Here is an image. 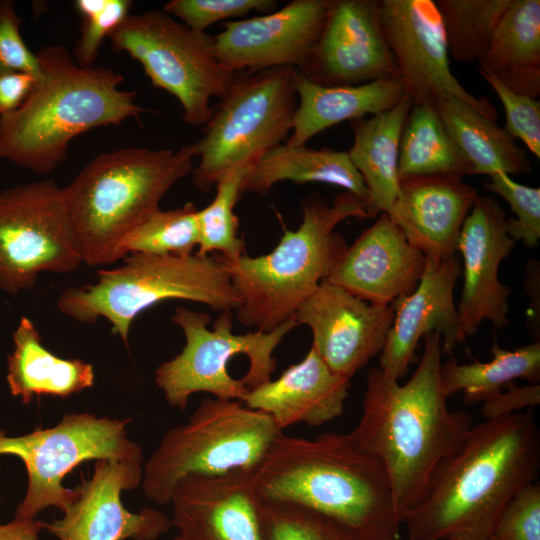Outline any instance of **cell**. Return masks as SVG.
Returning a JSON list of instances; mask_svg holds the SVG:
<instances>
[{
	"label": "cell",
	"mask_w": 540,
	"mask_h": 540,
	"mask_svg": "<svg viewBox=\"0 0 540 540\" xmlns=\"http://www.w3.org/2000/svg\"><path fill=\"white\" fill-rule=\"evenodd\" d=\"M441 356V335L430 332L417 368L404 384L370 368L361 417L348 433L360 450L384 465L402 525L425 497L437 468L460 448L473 425L468 413L448 406Z\"/></svg>",
	"instance_id": "1"
},
{
	"label": "cell",
	"mask_w": 540,
	"mask_h": 540,
	"mask_svg": "<svg viewBox=\"0 0 540 540\" xmlns=\"http://www.w3.org/2000/svg\"><path fill=\"white\" fill-rule=\"evenodd\" d=\"M535 408L473 424L404 519L409 540H489L506 504L538 481Z\"/></svg>",
	"instance_id": "2"
},
{
	"label": "cell",
	"mask_w": 540,
	"mask_h": 540,
	"mask_svg": "<svg viewBox=\"0 0 540 540\" xmlns=\"http://www.w3.org/2000/svg\"><path fill=\"white\" fill-rule=\"evenodd\" d=\"M261 501L287 502L322 513L365 540L399 537L402 526L382 462L348 433L308 439L280 432L252 471Z\"/></svg>",
	"instance_id": "3"
},
{
	"label": "cell",
	"mask_w": 540,
	"mask_h": 540,
	"mask_svg": "<svg viewBox=\"0 0 540 540\" xmlns=\"http://www.w3.org/2000/svg\"><path fill=\"white\" fill-rule=\"evenodd\" d=\"M41 73L15 112L0 116V159L36 174H48L67 157L70 142L101 126L140 119L148 110L136 92L119 88L124 77L109 68H84L63 45L36 52Z\"/></svg>",
	"instance_id": "4"
},
{
	"label": "cell",
	"mask_w": 540,
	"mask_h": 540,
	"mask_svg": "<svg viewBox=\"0 0 540 540\" xmlns=\"http://www.w3.org/2000/svg\"><path fill=\"white\" fill-rule=\"evenodd\" d=\"M195 157L194 143L177 150L126 147L94 157L63 187L82 263L99 266L121 260L124 237L159 210L167 191L192 173Z\"/></svg>",
	"instance_id": "5"
},
{
	"label": "cell",
	"mask_w": 540,
	"mask_h": 540,
	"mask_svg": "<svg viewBox=\"0 0 540 540\" xmlns=\"http://www.w3.org/2000/svg\"><path fill=\"white\" fill-rule=\"evenodd\" d=\"M297 229H283L276 247L267 254L234 259L222 256L232 285L241 299L238 321L267 332L295 316L299 306L325 280L347 247L334 232L345 219L370 218L364 203L343 191L332 204L321 196H308L301 204Z\"/></svg>",
	"instance_id": "6"
},
{
	"label": "cell",
	"mask_w": 540,
	"mask_h": 540,
	"mask_svg": "<svg viewBox=\"0 0 540 540\" xmlns=\"http://www.w3.org/2000/svg\"><path fill=\"white\" fill-rule=\"evenodd\" d=\"M122 260L115 268L99 270L95 283L66 288L57 301L59 311L90 325L104 318L127 345L133 321L158 303L186 300L220 312L236 311L241 305L217 254L131 253Z\"/></svg>",
	"instance_id": "7"
},
{
	"label": "cell",
	"mask_w": 540,
	"mask_h": 540,
	"mask_svg": "<svg viewBox=\"0 0 540 540\" xmlns=\"http://www.w3.org/2000/svg\"><path fill=\"white\" fill-rule=\"evenodd\" d=\"M183 332L180 353L155 370L154 381L167 403L185 410L195 393L243 402L248 391L270 381L276 370L273 355L298 323L295 316L267 331L233 332L232 312H221L208 328L207 312L177 307L171 317Z\"/></svg>",
	"instance_id": "8"
},
{
	"label": "cell",
	"mask_w": 540,
	"mask_h": 540,
	"mask_svg": "<svg viewBox=\"0 0 540 540\" xmlns=\"http://www.w3.org/2000/svg\"><path fill=\"white\" fill-rule=\"evenodd\" d=\"M280 432L271 416L240 400L206 397L186 422L164 433L143 465L142 491L167 505L176 484L188 475L252 471Z\"/></svg>",
	"instance_id": "9"
},
{
	"label": "cell",
	"mask_w": 540,
	"mask_h": 540,
	"mask_svg": "<svg viewBox=\"0 0 540 540\" xmlns=\"http://www.w3.org/2000/svg\"><path fill=\"white\" fill-rule=\"evenodd\" d=\"M293 67L236 72L194 143L192 183L210 192L227 173L247 169L287 141L298 106Z\"/></svg>",
	"instance_id": "10"
},
{
	"label": "cell",
	"mask_w": 540,
	"mask_h": 540,
	"mask_svg": "<svg viewBox=\"0 0 540 540\" xmlns=\"http://www.w3.org/2000/svg\"><path fill=\"white\" fill-rule=\"evenodd\" d=\"M131 419L69 413L53 427L37 428L22 436L0 429V455L20 458L28 483L15 517L36 518L48 507L64 513L80 494L66 488L63 479L87 460L116 459L143 463L142 448L128 437Z\"/></svg>",
	"instance_id": "11"
},
{
	"label": "cell",
	"mask_w": 540,
	"mask_h": 540,
	"mask_svg": "<svg viewBox=\"0 0 540 540\" xmlns=\"http://www.w3.org/2000/svg\"><path fill=\"white\" fill-rule=\"evenodd\" d=\"M109 38L114 52L129 54L153 86L178 100L182 120L190 126L206 124L211 99L224 95L235 74L212 55L209 34L190 29L164 10L130 14Z\"/></svg>",
	"instance_id": "12"
},
{
	"label": "cell",
	"mask_w": 540,
	"mask_h": 540,
	"mask_svg": "<svg viewBox=\"0 0 540 540\" xmlns=\"http://www.w3.org/2000/svg\"><path fill=\"white\" fill-rule=\"evenodd\" d=\"M82 259L65 205L53 180L0 191V289L31 290L42 272L66 274Z\"/></svg>",
	"instance_id": "13"
},
{
	"label": "cell",
	"mask_w": 540,
	"mask_h": 540,
	"mask_svg": "<svg viewBox=\"0 0 540 540\" xmlns=\"http://www.w3.org/2000/svg\"><path fill=\"white\" fill-rule=\"evenodd\" d=\"M379 19L392 52L397 77L413 105L451 95L496 121L498 112L485 97L468 92L450 69L441 15L434 0H378Z\"/></svg>",
	"instance_id": "14"
},
{
	"label": "cell",
	"mask_w": 540,
	"mask_h": 540,
	"mask_svg": "<svg viewBox=\"0 0 540 540\" xmlns=\"http://www.w3.org/2000/svg\"><path fill=\"white\" fill-rule=\"evenodd\" d=\"M331 0H293L262 16L222 22L209 34L212 55L226 71L293 67L302 72L320 39Z\"/></svg>",
	"instance_id": "15"
},
{
	"label": "cell",
	"mask_w": 540,
	"mask_h": 540,
	"mask_svg": "<svg viewBox=\"0 0 540 540\" xmlns=\"http://www.w3.org/2000/svg\"><path fill=\"white\" fill-rule=\"evenodd\" d=\"M142 477L143 463L96 460L78 498L62 518L44 522V529L59 540H156L172 527L170 519L153 508L131 512L121 501V493L141 486Z\"/></svg>",
	"instance_id": "16"
},
{
	"label": "cell",
	"mask_w": 540,
	"mask_h": 540,
	"mask_svg": "<svg viewBox=\"0 0 540 540\" xmlns=\"http://www.w3.org/2000/svg\"><path fill=\"white\" fill-rule=\"evenodd\" d=\"M313 336L311 347L336 374L352 377L380 354L394 319L391 305L370 304L323 280L295 313Z\"/></svg>",
	"instance_id": "17"
},
{
	"label": "cell",
	"mask_w": 540,
	"mask_h": 540,
	"mask_svg": "<svg viewBox=\"0 0 540 540\" xmlns=\"http://www.w3.org/2000/svg\"><path fill=\"white\" fill-rule=\"evenodd\" d=\"M300 73L324 86L397 76L382 32L378 0H331L320 39Z\"/></svg>",
	"instance_id": "18"
},
{
	"label": "cell",
	"mask_w": 540,
	"mask_h": 540,
	"mask_svg": "<svg viewBox=\"0 0 540 540\" xmlns=\"http://www.w3.org/2000/svg\"><path fill=\"white\" fill-rule=\"evenodd\" d=\"M516 241L507 231V217L491 196H478L461 228L457 251L463 260V288L457 306L466 337L477 333L485 320L496 329L509 325L510 288L498 279L501 261Z\"/></svg>",
	"instance_id": "19"
},
{
	"label": "cell",
	"mask_w": 540,
	"mask_h": 540,
	"mask_svg": "<svg viewBox=\"0 0 540 540\" xmlns=\"http://www.w3.org/2000/svg\"><path fill=\"white\" fill-rule=\"evenodd\" d=\"M461 271L456 255L443 261L427 259L416 289L391 305L394 319L378 367L385 374L401 380L415 361L419 340L430 332L441 335L445 354L467 338L453 296Z\"/></svg>",
	"instance_id": "20"
},
{
	"label": "cell",
	"mask_w": 540,
	"mask_h": 540,
	"mask_svg": "<svg viewBox=\"0 0 540 540\" xmlns=\"http://www.w3.org/2000/svg\"><path fill=\"white\" fill-rule=\"evenodd\" d=\"M426 262L390 216L381 213L347 245L325 280L370 304L387 306L416 289Z\"/></svg>",
	"instance_id": "21"
},
{
	"label": "cell",
	"mask_w": 540,
	"mask_h": 540,
	"mask_svg": "<svg viewBox=\"0 0 540 540\" xmlns=\"http://www.w3.org/2000/svg\"><path fill=\"white\" fill-rule=\"evenodd\" d=\"M252 471L182 478L170 502L171 525L186 540H265Z\"/></svg>",
	"instance_id": "22"
},
{
	"label": "cell",
	"mask_w": 540,
	"mask_h": 540,
	"mask_svg": "<svg viewBox=\"0 0 540 540\" xmlns=\"http://www.w3.org/2000/svg\"><path fill=\"white\" fill-rule=\"evenodd\" d=\"M462 179L442 175L400 179L389 216L427 259L443 261L456 255L461 228L479 196Z\"/></svg>",
	"instance_id": "23"
},
{
	"label": "cell",
	"mask_w": 540,
	"mask_h": 540,
	"mask_svg": "<svg viewBox=\"0 0 540 540\" xmlns=\"http://www.w3.org/2000/svg\"><path fill=\"white\" fill-rule=\"evenodd\" d=\"M350 386L351 379L334 373L310 347L277 379L248 391L243 402L271 416L281 431L298 423L318 427L344 413Z\"/></svg>",
	"instance_id": "24"
},
{
	"label": "cell",
	"mask_w": 540,
	"mask_h": 540,
	"mask_svg": "<svg viewBox=\"0 0 540 540\" xmlns=\"http://www.w3.org/2000/svg\"><path fill=\"white\" fill-rule=\"evenodd\" d=\"M295 84L298 106L285 142L292 146L306 145L313 136L342 121L387 111L406 95L397 76L358 85L324 86L311 82L297 70Z\"/></svg>",
	"instance_id": "25"
},
{
	"label": "cell",
	"mask_w": 540,
	"mask_h": 540,
	"mask_svg": "<svg viewBox=\"0 0 540 540\" xmlns=\"http://www.w3.org/2000/svg\"><path fill=\"white\" fill-rule=\"evenodd\" d=\"M412 105L406 94L387 111L350 121L354 140L347 154L366 187L364 207L370 218L390 215L398 198L399 143Z\"/></svg>",
	"instance_id": "26"
},
{
	"label": "cell",
	"mask_w": 540,
	"mask_h": 540,
	"mask_svg": "<svg viewBox=\"0 0 540 540\" xmlns=\"http://www.w3.org/2000/svg\"><path fill=\"white\" fill-rule=\"evenodd\" d=\"M12 340L6 380L10 393L24 404L41 395L66 398L94 385L93 365L53 354L42 344L38 329L28 317L20 318Z\"/></svg>",
	"instance_id": "27"
},
{
	"label": "cell",
	"mask_w": 540,
	"mask_h": 540,
	"mask_svg": "<svg viewBox=\"0 0 540 540\" xmlns=\"http://www.w3.org/2000/svg\"><path fill=\"white\" fill-rule=\"evenodd\" d=\"M479 69L508 89L537 99L540 95V1L511 0Z\"/></svg>",
	"instance_id": "28"
},
{
	"label": "cell",
	"mask_w": 540,
	"mask_h": 540,
	"mask_svg": "<svg viewBox=\"0 0 540 540\" xmlns=\"http://www.w3.org/2000/svg\"><path fill=\"white\" fill-rule=\"evenodd\" d=\"M282 181L325 183L343 188L364 204L367 190L347 152L280 143L264 153L244 175L241 191L266 195Z\"/></svg>",
	"instance_id": "29"
},
{
	"label": "cell",
	"mask_w": 540,
	"mask_h": 540,
	"mask_svg": "<svg viewBox=\"0 0 540 540\" xmlns=\"http://www.w3.org/2000/svg\"><path fill=\"white\" fill-rule=\"evenodd\" d=\"M435 108L454 143L471 167V175L527 174L530 161L515 139L495 121L451 95H442Z\"/></svg>",
	"instance_id": "30"
},
{
	"label": "cell",
	"mask_w": 540,
	"mask_h": 540,
	"mask_svg": "<svg viewBox=\"0 0 540 540\" xmlns=\"http://www.w3.org/2000/svg\"><path fill=\"white\" fill-rule=\"evenodd\" d=\"M399 179L471 175V167L447 132L434 103L412 105L404 123L398 157Z\"/></svg>",
	"instance_id": "31"
},
{
	"label": "cell",
	"mask_w": 540,
	"mask_h": 540,
	"mask_svg": "<svg viewBox=\"0 0 540 540\" xmlns=\"http://www.w3.org/2000/svg\"><path fill=\"white\" fill-rule=\"evenodd\" d=\"M490 353L492 359L488 362L460 364L451 356L442 364L441 380L448 397L463 392V402L471 405L482 402L515 379L539 383V340L515 350L503 349L494 341Z\"/></svg>",
	"instance_id": "32"
},
{
	"label": "cell",
	"mask_w": 540,
	"mask_h": 540,
	"mask_svg": "<svg viewBox=\"0 0 540 540\" xmlns=\"http://www.w3.org/2000/svg\"><path fill=\"white\" fill-rule=\"evenodd\" d=\"M511 0H436L449 54L461 63L479 61L488 51Z\"/></svg>",
	"instance_id": "33"
},
{
	"label": "cell",
	"mask_w": 540,
	"mask_h": 540,
	"mask_svg": "<svg viewBox=\"0 0 540 540\" xmlns=\"http://www.w3.org/2000/svg\"><path fill=\"white\" fill-rule=\"evenodd\" d=\"M197 207L187 202L171 210H157L135 228L120 244L121 260L131 253L188 255L198 246Z\"/></svg>",
	"instance_id": "34"
},
{
	"label": "cell",
	"mask_w": 540,
	"mask_h": 540,
	"mask_svg": "<svg viewBox=\"0 0 540 540\" xmlns=\"http://www.w3.org/2000/svg\"><path fill=\"white\" fill-rule=\"evenodd\" d=\"M248 169H236L223 176L215 185L216 194L212 202L198 210V255L215 253L234 259L245 254L244 242L238 234L239 220L234 207L242 194V181Z\"/></svg>",
	"instance_id": "35"
},
{
	"label": "cell",
	"mask_w": 540,
	"mask_h": 540,
	"mask_svg": "<svg viewBox=\"0 0 540 540\" xmlns=\"http://www.w3.org/2000/svg\"><path fill=\"white\" fill-rule=\"evenodd\" d=\"M259 518L265 540H365L338 521L292 503L259 500Z\"/></svg>",
	"instance_id": "36"
},
{
	"label": "cell",
	"mask_w": 540,
	"mask_h": 540,
	"mask_svg": "<svg viewBox=\"0 0 540 540\" xmlns=\"http://www.w3.org/2000/svg\"><path fill=\"white\" fill-rule=\"evenodd\" d=\"M75 9L82 17L80 36L72 56L84 68L94 66L99 49L131 14V0H77Z\"/></svg>",
	"instance_id": "37"
},
{
	"label": "cell",
	"mask_w": 540,
	"mask_h": 540,
	"mask_svg": "<svg viewBox=\"0 0 540 540\" xmlns=\"http://www.w3.org/2000/svg\"><path fill=\"white\" fill-rule=\"evenodd\" d=\"M485 188L505 199L515 213L516 218H507L509 236L536 247L540 240V189L520 184L504 173L490 176Z\"/></svg>",
	"instance_id": "38"
},
{
	"label": "cell",
	"mask_w": 540,
	"mask_h": 540,
	"mask_svg": "<svg viewBox=\"0 0 540 540\" xmlns=\"http://www.w3.org/2000/svg\"><path fill=\"white\" fill-rule=\"evenodd\" d=\"M273 0H171L163 10L190 29L205 33L212 24L247 16L251 11L272 12Z\"/></svg>",
	"instance_id": "39"
},
{
	"label": "cell",
	"mask_w": 540,
	"mask_h": 540,
	"mask_svg": "<svg viewBox=\"0 0 540 540\" xmlns=\"http://www.w3.org/2000/svg\"><path fill=\"white\" fill-rule=\"evenodd\" d=\"M481 76L498 96L506 116L505 130L520 139L536 157H540V101L508 89L493 75L479 69Z\"/></svg>",
	"instance_id": "40"
},
{
	"label": "cell",
	"mask_w": 540,
	"mask_h": 540,
	"mask_svg": "<svg viewBox=\"0 0 540 540\" xmlns=\"http://www.w3.org/2000/svg\"><path fill=\"white\" fill-rule=\"evenodd\" d=\"M489 540H540L539 481L520 491L506 504Z\"/></svg>",
	"instance_id": "41"
},
{
	"label": "cell",
	"mask_w": 540,
	"mask_h": 540,
	"mask_svg": "<svg viewBox=\"0 0 540 540\" xmlns=\"http://www.w3.org/2000/svg\"><path fill=\"white\" fill-rule=\"evenodd\" d=\"M22 20L15 9V2L0 1V70L18 71L40 76L41 68L21 35Z\"/></svg>",
	"instance_id": "42"
},
{
	"label": "cell",
	"mask_w": 540,
	"mask_h": 540,
	"mask_svg": "<svg viewBox=\"0 0 540 540\" xmlns=\"http://www.w3.org/2000/svg\"><path fill=\"white\" fill-rule=\"evenodd\" d=\"M539 403V383H530L526 386L509 383L502 390L482 401L480 413L484 420H491L525 409L535 408Z\"/></svg>",
	"instance_id": "43"
},
{
	"label": "cell",
	"mask_w": 540,
	"mask_h": 540,
	"mask_svg": "<svg viewBox=\"0 0 540 540\" xmlns=\"http://www.w3.org/2000/svg\"><path fill=\"white\" fill-rule=\"evenodd\" d=\"M39 77L25 72L0 70V116L19 109L34 89Z\"/></svg>",
	"instance_id": "44"
},
{
	"label": "cell",
	"mask_w": 540,
	"mask_h": 540,
	"mask_svg": "<svg viewBox=\"0 0 540 540\" xmlns=\"http://www.w3.org/2000/svg\"><path fill=\"white\" fill-rule=\"evenodd\" d=\"M44 529V522L36 518L14 517L8 523L0 524V540H38Z\"/></svg>",
	"instance_id": "45"
},
{
	"label": "cell",
	"mask_w": 540,
	"mask_h": 540,
	"mask_svg": "<svg viewBox=\"0 0 540 540\" xmlns=\"http://www.w3.org/2000/svg\"><path fill=\"white\" fill-rule=\"evenodd\" d=\"M172 540H186L181 534H178L175 538Z\"/></svg>",
	"instance_id": "46"
},
{
	"label": "cell",
	"mask_w": 540,
	"mask_h": 540,
	"mask_svg": "<svg viewBox=\"0 0 540 540\" xmlns=\"http://www.w3.org/2000/svg\"><path fill=\"white\" fill-rule=\"evenodd\" d=\"M388 540H409V539L400 538V536H399V537L391 538V539H388Z\"/></svg>",
	"instance_id": "47"
}]
</instances>
